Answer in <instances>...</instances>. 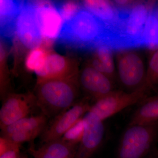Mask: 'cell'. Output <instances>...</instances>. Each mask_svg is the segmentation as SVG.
Wrapping results in <instances>:
<instances>
[{"instance_id":"7402d4cb","label":"cell","mask_w":158,"mask_h":158,"mask_svg":"<svg viewBox=\"0 0 158 158\" xmlns=\"http://www.w3.org/2000/svg\"><path fill=\"white\" fill-rule=\"evenodd\" d=\"M53 3L62 18L63 23L72 19L82 9V5H80L79 2L76 1H64Z\"/></svg>"},{"instance_id":"8992f818","label":"cell","mask_w":158,"mask_h":158,"mask_svg":"<svg viewBox=\"0 0 158 158\" xmlns=\"http://www.w3.org/2000/svg\"><path fill=\"white\" fill-rule=\"evenodd\" d=\"M147 90L144 89L129 92L113 90L94 102L89 111L104 121L126 108L143 101L146 97Z\"/></svg>"},{"instance_id":"8fae6325","label":"cell","mask_w":158,"mask_h":158,"mask_svg":"<svg viewBox=\"0 0 158 158\" xmlns=\"http://www.w3.org/2000/svg\"><path fill=\"white\" fill-rule=\"evenodd\" d=\"M83 120L84 134L75 158H91L100 147L104 136L103 121L95 114L88 111Z\"/></svg>"},{"instance_id":"9c48e42d","label":"cell","mask_w":158,"mask_h":158,"mask_svg":"<svg viewBox=\"0 0 158 158\" xmlns=\"http://www.w3.org/2000/svg\"><path fill=\"white\" fill-rule=\"evenodd\" d=\"M90 106L88 100H83L56 116L51 125L42 133V140L44 144L61 139L73 126L83 118Z\"/></svg>"},{"instance_id":"9a60e30c","label":"cell","mask_w":158,"mask_h":158,"mask_svg":"<svg viewBox=\"0 0 158 158\" xmlns=\"http://www.w3.org/2000/svg\"><path fill=\"white\" fill-rule=\"evenodd\" d=\"M84 9L88 10L104 23L108 27H112L118 21L119 9L115 3L104 0L82 1Z\"/></svg>"},{"instance_id":"44dd1931","label":"cell","mask_w":158,"mask_h":158,"mask_svg":"<svg viewBox=\"0 0 158 158\" xmlns=\"http://www.w3.org/2000/svg\"><path fill=\"white\" fill-rule=\"evenodd\" d=\"M49 52V51L43 46L31 50L26 59L27 69L35 73L41 70L45 64Z\"/></svg>"},{"instance_id":"7c38bea8","label":"cell","mask_w":158,"mask_h":158,"mask_svg":"<svg viewBox=\"0 0 158 158\" xmlns=\"http://www.w3.org/2000/svg\"><path fill=\"white\" fill-rule=\"evenodd\" d=\"M36 73L37 79L65 78L79 76L76 61L51 51L43 68Z\"/></svg>"},{"instance_id":"e0dca14e","label":"cell","mask_w":158,"mask_h":158,"mask_svg":"<svg viewBox=\"0 0 158 158\" xmlns=\"http://www.w3.org/2000/svg\"><path fill=\"white\" fill-rule=\"evenodd\" d=\"M47 117L41 115L27 116L2 129V136H7L15 133H43L45 129Z\"/></svg>"},{"instance_id":"277c9868","label":"cell","mask_w":158,"mask_h":158,"mask_svg":"<svg viewBox=\"0 0 158 158\" xmlns=\"http://www.w3.org/2000/svg\"><path fill=\"white\" fill-rule=\"evenodd\" d=\"M158 137V122L128 125L123 134L117 158H145L154 148Z\"/></svg>"},{"instance_id":"5bb4252c","label":"cell","mask_w":158,"mask_h":158,"mask_svg":"<svg viewBox=\"0 0 158 158\" xmlns=\"http://www.w3.org/2000/svg\"><path fill=\"white\" fill-rule=\"evenodd\" d=\"M77 147L59 139L44 143L37 149L32 145L29 151L33 158H75Z\"/></svg>"},{"instance_id":"7a4b0ae2","label":"cell","mask_w":158,"mask_h":158,"mask_svg":"<svg viewBox=\"0 0 158 158\" xmlns=\"http://www.w3.org/2000/svg\"><path fill=\"white\" fill-rule=\"evenodd\" d=\"M118 8V21L112 27H108L109 46L113 50L119 51L141 47L150 6L146 3L138 2H133L127 7Z\"/></svg>"},{"instance_id":"6da1fadb","label":"cell","mask_w":158,"mask_h":158,"mask_svg":"<svg viewBox=\"0 0 158 158\" xmlns=\"http://www.w3.org/2000/svg\"><path fill=\"white\" fill-rule=\"evenodd\" d=\"M107 26L93 14L81 9L69 21L64 23L58 40L69 48L94 51L101 45L108 46Z\"/></svg>"},{"instance_id":"4fadbf2b","label":"cell","mask_w":158,"mask_h":158,"mask_svg":"<svg viewBox=\"0 0 158 158\" xmlns=\"http://www.w3.org/2000/svg\"><path fill=\"white\" fill-rule=\"evenodd\" d=\"M79 81L80 86L95 102L113 91V80L91 65L82 70Z\"/></svg>"},{"instance_id":"30bf717a","label":"cell","mask_w":158,"mask_h":158,"mask_svg":"<svg viewBox=\"0 0 158 158\" xmlns=\"http://www.w3.org/2000/svg\"><path fill=\"white\" fill-rule=\"evenodd\" d=\"M0 110L1 130L28 116L35 106L36 98L32 94L10 93L3 100Z\"/></svg>"},{"instance_id":"cb8c5ba5","label":"cell","mask_w":158,"mask_h":158,"mask_svg":"<svg viewBox=\"0 0 158 158\" xmlns=\"http://www.w3.org/2000/svg\"><path fill=\"white\" fill-rule=\"evenodd\" d=\"M158 85V49L155 52L151 58L146 73V87L147 89L153 88Z\"/></svg>"},{"instance_id":"d6986e66","label":"cell","mask_w":158,"mask_h":158,"mask_svg":"<svg viewBox=\"0 0 158 158\" xmlns=\"http://www.w3.org/2000/svg\"><path fill=\"white\" fill-rule=\"evenodd\" d=\"M113 50L106 45L99 46L94 51L91 66L113 80L114 76V62Z\"/></svg>"},{"instance_id":"52a82bcc","label":"cell","mask_w":158,"mask_h":158,"mask_svg":"<svg viewBox=\"0 0 158 158\" xmlns=\"http://www.w3.org/2000/svg\"><path fill=\"white\" fill-rule=\"evenodd\" d=\"M15 35L24 47L31 50L43 45L33 1H24L16 20Z\"/></svg>"},{"instance_id":"ffe728a7","label":"cell","mask_w":158,"mask_h":158,"mask_svg":"<svg viewBox=\"0 0 158 158\" xmlns=\"http://www.w3.org/2000/svg\"><path fill=\"white\" fill-rule=\"evenodd\" d=\"M141 47L152 51L158 49V11L151 10L145 24L141 40Z\"/></svg>"},{"instance_id":"ba28073f","label":"cell","mask_w":158,"mask_h":158,"mask_svg":"<svg viewBox=\"0 0 158 158\" xmlns=\"http://www.w3.org/2000/svg\"><path fill=\"white\" fill-rule=\"evenodd\" d=\"M35 15L43 38V46L48 47L58 39L63 21L53 2L33 1Z\"/></svg>"},{"instance_id":"3957f363","label":"cell","mask_w":158,"mask_h":158,"mask_svg":"<svg viewBox=\"0 0 158 158\" xmlns=\"http://www.w3.org/2000/svg\"><path fill=\"white\" fill-rule=\"evenodd\" d=\"M79 76L37 79L35 96L42 114L47 118L56 117L75 104L80 86Z\"/></svg>"},{"instance_id":"ac0fdd59","label":"cell","mask_w":158,"mask_h":158,"mask_svg":"<svg viewBox=\"0 0 158 158\" xmlns=\"http://www.w3.org/2000/svg\"><path fill=\"white\" fill-rule=\"evenodd\" d=\"M133 113L128 125L158 122V96L144 99Z\"/></svg>"},{"instance_id":"5b68a950","label":"cell","mask_w":158,"mask_h":158,"mask_svg":"<svg viewBox=\"0 0 158 158\" xmlns=\"http://www.w3.org/2000/svg\"><path fill=\"white\" fill-rule=\"evenodd\" d=\"M117 61L118 77L124 87L130 92L148 90L144 62L138 52L130 50L120 51Z\"/></svg>"},{"instance_id":"484cf974","label":"cell","mask_w":158,"mask_h":158,"mask_svg":"<svg viewBox=\"0 0 158 158\" xmlns=\"http://www.w3.org/2000/svg\"><path fill=\"white\" fill-rule=\"evenodd\" d=\"M145 158H158V150L154 148Z\"/></svg>"},{"instance_id":"603a6c76","label":"cell","mask_w":158,"mask_h":158,"mask_svg":"<svg viewBox=\"0 0 158 158\" xmlns=\"http://www.w3.org/2000/svg\"><path fill=\"white\" fill-rule=\"evenodd\" d=\"M85 125L83 118H81L62 136L63 141L78 146L84 134Z\"/></svg>"},{"instance_id":"2e32d148","label":"cell","mask_w":158,"mask_h":158,"mask_svg":"<svg viewBox=\"0 0 158 158\" xmlns=\"http://www.w3.org/2000/svg\"><path fill=\"white\" fill-rule=\"evenodd\" d=\"M24 1L1 0V31L3 36L11 37L15 35V23Z\"/></svg>"},{"instance_id":"d4e9b609","label":"cell","mask_w":158,"mask_h":158,"mask_svg":"<svg viewBox=\"0 0 158 158\" xmlns=\"http://www.w3.org/2000/svg\"><path fill=\"white\" fill-rule=\"evenodd\" d=\"M21 145L8 150L2 154L0 158H27L20 152Z\"/></svg>"}]
</instances>
